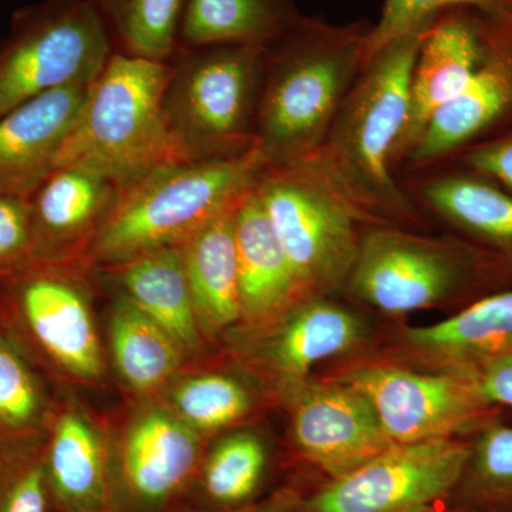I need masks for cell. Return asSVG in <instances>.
<instances>
[{"instance_id": "6da1fadb", "label": "cell", "mask_w": 512, "mask_h": 512, "mask_svg": "<svg viewBox=\"0 0 512 512\" xmlns=\"http://www.w3.org/2000/svg\"><path fill=\"white\" fill-rule=\"evenodd\" d=\"M429 28L393 40L367 60L325 140L305 158L366 227L427 229L429 218L394 174L393 156L409 113L414 63Z\"/></svg>"}, {"instance_id": "7a4b0ae2", "label": "cell", "mask_w": 512, "mask_h": 512, "mask_svg": "<svg viewBox=\"0 0 512 512\" xmlns=\"http://www.w3.org/2000/svg\"><path fill=\"white\" fill-rule=\"evenodd\" d=\"M373 23L333 25L303 15L265 45L256 150L268 165L311 157L365 69Z\"/></svg>"}, {"instance_id": "3957f363", "label": "cell", "mask_w": 512, "mask_h": 512, "mask_svg": "<svg viewBox=\"0 0 512 512\" xmlns=\"http://www.w3.org/2000/svg\"><path fill=\"white\" fill-rule=\"evenodd\" d=\"M84 261H30L0 276V328L55 389L113 387L96 298Z\"/></svg>"}, {"instance_id": "277c9868", "label": "cell", "mask_w": 512, "mask_h": 512, "mask_svg": "<svg viewBox=\"0 0 512 512\" xmlns=\"http://www.w3.org/2000/svg\"><path fill=\"white\" fill-rule=\"evenodd\" d=\"M266 165L254 148L235 157L177 161L156 168L121 188L84 261L101 269L183 245L251 191Z\"/></svg>"}, {"instance_id": "5b68a950", "label": "cell", "mask_w": 512, "mask_h": 512, "mask_svg": "<svg viewBox=\"0 0 512 512\" xmlns=\"http://www.w3.org/2000/svg\"><path fill=\"white\" fill-rule=\"evenodd\" d=\"M170 74L168 62L113 52L90 86L55 168H82L124 188L180 161L163 110Z\"/></svg>"}, {"instance_id": "8992f818", "label": "cell", "mask_w": 512, "mask_h": 512, "mask_svg": "<svg viewBox=\"0 0 512 512\" xmlns=\"http://www.w3.org/2000/svg\"><path fill=\"white\" fill-rule=\"evenodd\" d=\"M168 63L163 110L178 160H215L254 150L265 46L178 45Z\"/></svg>"}, {"instance_id": "52a82bcc", "label": "cell", "mask_w": 512, "mask_h": 512, "mask_svg": "<svg viewBox=\"0 0 512 512\" xmlns=\"http://www.w3.org/2000/svg\"><path fill=\"white\" fill-rule=\"evenodd\" d=\"M303 298L345 291L367 228L308 161L266 165L254 187Z\"/></svg>"}, {"instance_id": "ba28073f", "label": "cell", "mask_w": 512, "mask_h": 512, "mask_svg": "<svg viewBox=\"0 0 512 512\" xmlns=\"http://www.w3.org/2000/svg\"><path fill=\"white\" fill-rule=\"evenodd\" d=\"M104 420L111 512H184L208 440L157 399L121 396Z\"/></svg>"}, {"instance_id": "9c48e42d", "label": "cell", "mask_w": 512, "mask_h": 512, "mask_svg": "<svg viewBox=\"0 0 512 512\" xmlns=\"http://www.w3.org/2000/svg\"><path fill=\"white\" fill-rule=\"evenodd\" d=\"M370 336L360 313L332 296L313 295L258 325L237 326L218 350L258 383L274 409H284L319 363L356 353Z\"/></svg>"}, {"instance_id": "30bf717a", "label": "cell", "mask_w": 512, "mask_h": 512, "mask_svg": "<svg viewBox=\"0 0 512 512\" xmlns=\"http://www.w3.org/2000/svg\"><path fill=\"white\" fill-rule=\"evenodd\" d=\"M113 52L92 0H46L25 10L0 47V117L60 87L93 83Z\"/></svg>"}, {"instance_id": "8fae6325", "label": "cell", "mask_w": 512, "mask_h": 512, "mask_svg": "<svg viewBox=\"0 0 512 512\" xmlns=\"http://www.w3.org/2000/svg\"><path fill=\"white\" fill-rule=\"evenodd\" d=\"M483 258L464 242L399 227H367L345 295L389 316L444 305L473 284Z\"/></svg>"}, {"instance_id": "7c38bea8", "label": "cell", "mask_w": 512, "mask_h": 512, "mask_svg": "<svg viewBox=\"0 0 512 512\" xmlns=\"http://www.w3.org/2000/svg\"><path fill=\"white\" fill-rule=\"evenodd\" d=\"M284 483L301 493L356 470L393 446L369 400L335 377H311L289 397Z\"/></svg>"}, {"instance_id": "4fadbf2b", "label": "cell", "mask_w": 512, "mask_h": 512, "mask_svg": "<svg viewBox=\"0 0 512 512\" xmlns=\"http://www.w3.org/2000/svg\"><path fill=\"white\" fill-rule=\"evenodd\" d=\"M470 456L460 439L393 444L379 456L301 494L288 512H444Z\"/></svg>"}, {"instance_id": "5bb4252c", "label": "cell", "mask_w": 512, "mask_h": 512, "mask_svg": "<svg viewBox=\"0 0 512 512\" xmlns=\"http://www.w3.org/2000/svg\"><path fill=\"white\" fill-rule=\"evenodd\" d=\"M329 376L369 400L393 444L458 439L491 406L470 372H424L375 356L356 359Z\"/></svg>"}, {"instance_id": "9a60e30c", "label": "cell", "mask_w": 512, "mask_h": 512, "mask_svg": "<svg viewBox=\"0 0 512 512\" xmlns=\"http://www.w3.org/2000/svg\"><path fill=\"white\" fill-rule=\"evenodd\" d=\"M512 113V20L491 19L490 45L466 89L434 113L397 170L412 177L473 147Z\"/></svg>"}, {"instance_id": "2e32d148", "label": "cell", "mask_w": 512, "mask_h": 512, "mask_svg": "<svg viewBox=\"0 0 512 512\" xmlns=\"http://www.w3.org/2000/svg\"><path fill=\"white\" fill-rule=\"evenodd\" d=\"M45 467L53 512H111L104 410L93 407L82 392L55 389Z\"/></svg>"}, {"instance_id": "e0dca14e", "label": "cell", "mask_w": 512, "mask_h": 512, "mask_svg": "<svg viewBox=\"0 0 512 512\" xmlns=\"http://www.w3.org/2000/svg\"><path fill=\"white\" fill-rule=\"evenodd\" d=\"M490 32L491 18L470 9L446 10L431 23L410 79L409 113L394 151V174L434 113L476 76L487 56Z\"/></svg>"}, {"instance_id": "ac0fdd59", "label": "cell", "mask_w": 512, "mask_h": 512, "mask_svg": "<svg viewBox=\"0 0 512 512\" xmlns=\"http://www.w3.org/2000/svg\"><path fill=\"white\" fill-rule=\"evenodd\" d=\"M512 355V291L480 299L450 318L399 329L382 357L424 372H467Z\"/></svg>"}, {"instance_id": "d6986e66", "label": "cell", "mask_w": 512, "mask_h": 512, "mask_svg": "<svg viewBox=\"0 0 512 512\" xmlns=\"http://www.w3.org/2000/svg\"><path fill=\"white\" fill-rule=\"evenodd\" d=\"M120 191L119 185L92 171L55 168L29 197L32 261H84Z\"/></svg>"}, {"instance_id": "ffe728a7", "label": "cell", "mask_w": 512, "mask_h": 512, "mask_svg": "<svg viewBox=\"0 0 512 512\" xmlns=\"http://www.w3.org/2000/svg\"><path fill=\"white\" fill-rule=\"evenodd\" d=\"M284 484L281 448L249 424L208 440L184 512L245 510Z\"/></svg>"}, {"instance_id": "44dd1931", "label": "cell", "mask_w": 512, "mask_h": 512, "mask_svg": "<svg viewBox=\"0 0 512 512\" xmlns=\"http://www.w3.org/2000/svg\"><path fill=\"white\" fill-rule=\"evenodd\" d=\"M157 400L205 440L275 410L258 383L218 349L188 360Z\"/></svg>"}, {"instance_id": "7402d4cb", "label": "cell", "mask_w": 512, "mask_h": 512, "mask_svg": "<svg viewBox=\"0 0 512 512\" xmlns=\"http://www.w3.org/2000/svg\"><path fill=\"white\" fill-rule=\"evenodd\" d=\"M92 83L37 96L0 117V194L30 197L55 170Z\"/></svg>"}, {"instance_id": "603a6c76", "label": "cell", "mask_w": 512, "mask_h": 512, "mask_svg": "<svg viewBox=\"0 0 512 512\" xmlns=\"http://www.w3.org/2000/svg\"><path fill=\"white\" fill-rule=\"evenodd\" d=\"M94 271L104 291L119 293L134 303L157 322L190 359L211 352L198 325L181 245L156 249Z\"/></svg>"}, {"instance_id": "cb8c5ba5", "label": "cell", "mask_w": 512, "mask_h": 512, "mask_svg": "<svg viewBox=\"0 0 512 512\" xmlns=\"http://www.w3.org/2000/svg\"><path fill=\"white\" fill-rule=\"evenodd\" d=\"M104 292L110 296L103 332L113 386L124 397L157 399L190 357L134 303Z\"/></svg>"}, {"instance_id": "d4e9b609", "label": "cell", "mask_w": 512, "mask_h": 512, "mask_svg": "<svg viewBox=\"0 0 512 512\" xmlns=\"http://www.w3.org/2000/svg\"><path fill=\"white\" fill-rule=\"evenodd\" d=\"M234 234L241 296L238 326L258 325L303 296L254 188L235 207Z\"/></svg>"}, {"instance_id": "484cf974", "label": "cell", "mask_w": 512, "mask_h": 512, "mask_svg": "<svg viewBox=\"0 0 512 512\" xmlns=\"http://www.w3.org/2000/svg\"><path fill=\"white\" fill-rule=\"evenodd\" d=\"M237 204L198 229L181 245L198 325L211 350L218 349L221 340L241 323L234 234Z\"/></svg>"}, {"instance_id": "4316f807", "label": "cell", "mask_w": 512, "mask_h": 512, "mask_svg": "<svg viewBox=\"0 0 512 512\" xmlns=\"http://www.w3.org/2000/svg\"><path fill=\"white\" fill-rule=\"evenodd\" d=\"M423 212L466 234L512 251V195L478 174L427 173L400 178Z\"/></svg>"}, {"instance_id": "83f0119b", "label": "cell", "mask_w": 512, "mask_h": 512, "mask_svg": "<svg viewBox=\"0 0 512 512\" xmlns=\"http://www.w3.org/2000/svg\"><path fill=\"white\" fill-rule=\"evenodd\" d=\"M296 0H187L178 45H268L302 18Z\"/></svg>"}, {"instance_id": "f1b7e54d", "label": "cell", "mask_w": 512, "mask_h": 512, "mask_svg": "<svg viewBox=\"0 0 512 512\" xmlns=\"http://www.w3.org/2000/svg\"><path fill=\"white\" fill-rule=\"evenodd\" d=\"M114 52L168 62L180 43L187 0H92Z\"/></svg>"}, {"instance_id": "f546056e", "label": "cell", "mask_w": 512, "mask_h": 512, "mask_svg": "<svg viewBox=\"0 0 512 512\" xmlns=\"http://www.w3.org/2000/svg\"><path fill=\"white\" fill-rule=\"evenodd\" d=\"M55 404V387L0 328V437L45 434Z\"/></svg>"}, {"instance_id": "4dcf8cb0", "label": "cell", "mask_w": 512, "mask_h": 512, "mask_svg": "<svg viewBox=\"0 0 512 512\" xmlns=\"http://www.w3.org/2000/svg\"><path fill=\"white\" fill-rule=\"evenodd\" d=\"M451 508L512 512V427L487 424L473 444Z\"/></svg>"}, {"instance_id": "1f68e13d", "label": "cell", "mask_w": 512, "mask_h": 512, "mask_svg": "<svg viewBox=\"0 0 512 512\" xmlns=\"http://www.w3.org/2000/svg\"><path fill=\"white\" fill-rule=\"evenodd\" d=\"M0 512H53L45 467V434L0 437Z\"/></svg>"}, {"instance_id": "d6a6232c", "label": "cell", "mask_w": 512, "mask_h": 512, "mask_svg": "<svg viewBox=\"0 0 512 512\" xmlns=\"http://www.w3.org/2000/svg\"><path fill=\"white\" fill-rule=\"evenodd\" d=\"M451 9L476 10L487 18L512 20V0H384L367 40L366 62L393 40L426 28L440 13Z\"/></svg>"}, {"instance_id": "836d02e7", "label": "cell", "mask_w": 512, "mask_h": 512, "mask_svg": "<svg viewBox=\"0 0 512 512\" xmlns=\"http://www.w3.org/2000/svg\"><path fill=\"white\" fill-rule=\"evenodd\" d=\"M32 259L29 197L0 194V276L29 264Z\"/></svg>"}, {"instance_id": "e575fe53", "label": "cell", "mask_w": 512, "mask_h": 512, "mask_svg": "<svg viewBox=\"0 0 512 512\" xmlns=\"http://www.w3.org/2000/svg\"><path fill=\"white\" fill-rule=\"evenodd\" d=\"M461 163L474 174L500 181L512 191V134L474 144L461 153Z\"/></svg>"}, {"instance_id": "d590c367", "label": "cell", "mask_w": 512, "mask_h": 512, "mask_svg": "<svg viewBox=\"0 0 512 512\" xmlns=\"http://www.w3.org/2000/svg\"><path fill=\"white\" fill-rule=\"evenodd\" d=\"M467 372L476 379L485 402L512 407V355L487 360Z\"/></svg>"}, {"instance_id": "8d00e7d4", "label": "cell", "mask_w": 512, "mask_h": 512, "mask_svg": "<svg viewBox=\"0 0 512 512\" xmlns=\"http://www.w3.org/2000/svg\"><path fill=\"white\" fill-rule=\"evenodd\" d=\"M301 491L292 485L284 484L276 488L274 493L252 507L237 512H288L301 497Z\"/></svg>"}, {"instance_id": "74e56055", "label": "cell", "mask_w": 512, "mask_h": 512, "mask_svg": "<svg viewBox=\"0 0 512 512\" xmlns=\"http://www.w3.org/2000/svg\"><path fill=\"white\" fill-rule=\"evenodd\" d=\"M444 512H470V511L461 510V508H448V510L444 511Z\"/></svg>"}]
</instances>
